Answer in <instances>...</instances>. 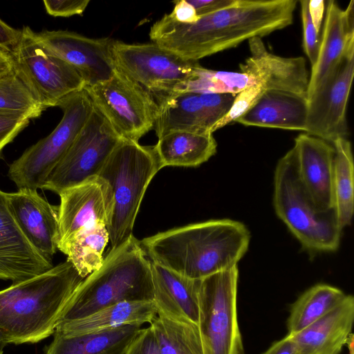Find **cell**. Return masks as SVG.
I'll use <instances>...</instances> for the list:
<instances>
[{"instance_id": "34", "label": "cell", "mask_w": 354, "mask_h": 354, "mask_svg": "<svg viewBox=\"0 0 354 354\" xmlns=\"http://www.w3.org/2000/svg\"><path fill=\"white\" fill-rule=\"evenodd\" d=\"M265 91L260 84H257L237 93L228 112L212 127V133L236 122L257 103Z\"/></svg>"}, {"instance_id": "11", "label": "cell", "mask_w": 354, "mask_h": 354, "mask_svg": "<svg viewBox=\"0 0 354 354\" xmlns=\"http://www.w3.org/2000/svg\"><path fill=\"white\" fill-rule=\"evenodd\" d=\"M32 32L29 26H24L11 53L15 72L45 111L57 106L68 95L83 90L86 84L73 67L46 52Z\"/></svg>"}, {"instance_id": "10", "label": "cell", "mask_w": 354, "mask_h": 354, "mask_svg": "<svg viewBox=\"0 0 354 354\" xmlns=\"http://www.w3.org/2000/svg\"><path fill=\"white\" fill-rule=\"evenodd\" d=\"M84 89L122 138L138 142L153 129L158 109L156 101L117 68L109 79Z\"/></svg>"}, {"instance_id": "44", "label": "cell", "mask_w": 354, "mask_h": 354, "mask_svg": "<svg viewBox=\"0 0 354 354\" xmlns=\"http://www.w3.org/2000/svg\"><path fill=\"white\" fill-rule=\"evenodd\" d=\"M326 1L324 0H308V11L316 30L319 33Z\"/></svg>"}, {"instance_id": "42", "label": "cell", "mask_w": 354, "mask_h": 354, "mask_svg": "<svg viewBox=\"0 0 354 354\" xmlns=\"http://www.w3.org/2000/svg\"><path fill=\"white\" fill-rule=\"evenodd\" d=\"M21 30L10 26L0 18V48L10 51L17 45Z\"/></svg>"}, {"instance_id": "47", "label": "cell", "mask_w": 354, "mask_h": 354, "mask_svg": "<svg viewBox=\"0 0 354 354\" xmlns=\"http://www.w3.org/2000/svg\"><path fill=\"white\" fill-rule=\"evenodd\" d=\"M6 344L3 341L2 338L0 336V350L3 351V348L6 346Z\"/></svg>"}, {"instance_id": "24", "label": "cell", "mask_w": 354, "mask_h": 354, "mask_svg": "<svg viewBox=\"0 0 354 354\" xmlns=\"http://www.w3.org/2000/svg\"><path fill=\"white\" fill-rule=\"evenodd\" d=\"M153 129L158 138L174 131L210 133L212 128L200 93L178 92L159 98Z\"/></svg>"}, {"instance_id": "17", "label": "cell", "mask_w": 354, "mask_h": 354, "mask_svg": "<svg viewBox=\"0 0 354 354\" xmlns=\"http://www.w3.org/2000/svg\"><path fill=\"white\" fill-rule=\"evenodd\" d=\"M248 44L250 55L240 64L241 72L252 77L265 91L306 97L309 77L304 57L276 55L268 50L261 37L251 38Z\"/></svg>"}, {"instance_id": "16", "label": "cell", "mask_w": 354, "mask_h": 354, "mask_svg": "<svg viewBox=\"0 0 354 354\" xmlns=\"http://www.w3.org/2000/svg\"><path fill=\"white\" fill-rule=\"evenodd\" d=\"M10 212L28 242L52 261L58 250L59 207L50 204L37 190L19 189L7 193Z\"/></svg>"}, {"instance_id": "46", "label": "cell", "mask_w": 354, "mask_h": 354, "mask_svg": "<svg viewBox=\"0 0 354 354\" xmlns=\"http://www.w3.org/2000/svg\"><path fill=\"white\" fill-rule=\"evenodd\" d=\"M346 345L349 348L350 354H353V335L352 333L348 336Z\"/></svg>"}, {"instance_id": "39", "label": "cell", "mask_w": 354, "mask_h": 354, "mask_svg": "<svg viewBox=\"0 0 354 354\" xmlns=\"http://www.w3.org/2000/svg\"><path fill=\"white\" fill-rule=\"evenodd\" d=\"M89 2V0H44L43 3L49 15L68 17L82 15Z\"/></svg>"}, {"instance_id": "12", "label": "cell", "mask_w": 354, "mask_h": 354, "mask_svg": "<svg viewBox=\"0 0 354 354\" xmlns=\"http://www.w3.org/2000/svg\"><path fill=\"white\" fill-rule=\"evenodd\" d=\"M122 140L94 106L87 122L59 162L48 175L44 188L57 194L97 176Z\"/></svg>"}, {"instance_id": "36", "label": "cell", "mask_w": 354, "mask_h": 354, "mask_svg": "<svg viewBox=\"0 0 354 354\" xmlns=\"http://www.w3.org/2000/svg\"><path fill=\"white\" fill-rule=\"evenodd\" d=\"M235 96L232 93H200L201 101L213 124L212 127L228 112Z\"/></svg>"}, {"instance_id": "25", "label": "cell", "mask_w": 354, "mask_h": 354, "mask_svg": "<svg viewBox=\"0 0 354 354\" xmlns=\"http://www.w3.org/2000/svg\"><path fill=\"white\" fill-rule=\"evenodd\" d=\"M141 328L128 324L76 335L55 332L44 354H124Z\"/></svg>"}, {"instance_id": "9", "label": "cell", "mask_w": 354, "mask_h": 354, "mask_svg": "<svg viewBox=\"0 0 354 354\" xmlns=\"http://www.w3.org/2000/svg\"><path fill=\"white\" fill-rule=\"evenodd\" d=\"M111 54L115 67L156 100L183 92L201 66L153 42L127 44L114 39Z\"/></svg>"}, {"instance_id": "18", "label": "cell", "mask_w": 354, "mask_h": 354, "mask_svg": "<svg viewBox=\"0 0 354 354\" xmlns=\"http://www.w3.org/2000/svg\"><path fill=\"white\" fill-rule=\"evenodd\" d=\"M317 60L312 66L307 99L334 72L348 52L354 51V1L342 9L333 0L327 1L326 13Z\"/></svg>"}, {"instance_id": "31", "label": "cell", "mask_w": 354, "mask_h": 354, "mask_svg": "<svg viewBox=\"0 0 354 354\" xmlns=\"http://www.w3.org/2000/svg\"><path fill=\"white\" fill-rule=\"evenodd\" d=\"M150 326L161 354H204L198 325L158 315Z\"/></svg>"}, {"instance_id": "40", "label": "cell", "mask_w": 354, "mask_h": 354, "mask_svg": "<svg viewBox=\"0 0 354 354\" xmlns=\"http://www.w3.org/2000/svg\"><path fill=\"white\" fill-rule=\"evenodd\" d=\"M198 17L209 15L234 4L236 0H187Z\"/></svg>"}, {"instance_id": "20", "label": "cell", "mask_w": 354, "mask_h": 354, "mask_svg": "<svg viewBox=\"0 0 354 354\" xmlns=\"http://www.w3.org/2000/svg\"><path fill=\"white\" fill-rule=\"evenodd\" d=\"M58 245L80 230L104 223L109 192L100 177L91 178L59 194Z\"/></svg>"}, {"instance_id": "4", "label": "cell", "mask_w": 354, "mask_h": 354, "mask_svg": "<svg viewBox=\"0 0 354 354\" xmlns=\"http://www.w3.org/2000/svg\"><path fill=\"white\" fill-rule=\"evenodd\" d=\"M153 301L151 261L134 236L110 250L102 266L72 295L59 324L88 316L122 301Z\"/></svg>"}, {"instance_id": "13", "label": "cell", "mask_w": 354, "mask_h": 354, "mask_svg": "<svg viewBox=\"0 0 354 354\" xmlns=\"http://www.w3.org/2000/svg\"><path fill=\"white\" fill-rule=\"evenodd\" d=\"M354 75V51L348 52L323 85L307 99L306 133L332 143L346 138L347 103Z\"/></svg>"}, {"instance_id": "38", "label": "cell", "mask_w": 354, "mask_h": 354, "mask_svg": "<svg viewBox=\"0 0 354 354\" xmlns=\"http://www.w3.org/2000/svg\"><path fill=\"white\" fill-rule=\"evenodd\" d=\"M124 354H161L153 329L141 328L127 346Z\"/></svg>"}, {"instance_id": "37", "label": "cell", "mask_w": 354, "mask_h": 354, "mask_svg": "<svg viewBox=\"0 0 354 354\" xmlns=\"http://www.w3.org/2000/svg\"><path fill=\"white\" fill-rule=\"evenodd\" d=\"M30 120L22 114L0 113V154L3 149L28 125Z\"/></svg>"}, {"instance_id": "33", "label": "cell", "mask_w": 354, "mask_h": 354, "mask_svg": "<svg viewBox=\"0 0 354 354\" xmlns=\"http://www.w3.org/2000/svg\"><path fill=\"white\" fill-rule=\"evenodd\" d=\"M44 111L15 70L0 77V113L22 114L32 120L39 118Z\"/></svg>"}, {"instance_id": "23", "label": "cell", "mask_w": 354, "mask_h": 354, "mask_svg": "<svg viewBox=\"0 0 354 354\" xmlns=\"http://www.w3.org/2000/svg\"><path fill=\"white\" fill-rule=\"evenodd\" d=\"M307 98L296 94L266 91L257 103L236 120L245 126L306 131Z\"/></svg>"}, {"instance_id": "35", "label": "cell", "mask_w": 354, "mask_h": 354, "mask_svg": "<svg viewBox=\"0 0 354 354\" xmlns=\"http://www.w3.org/2000/svg\"><path fill=\"white\" fill-rule=\"evenodd\" d=\"M303 27V48L311 66L315 63L320 45L319 34L314 26L308 11V0L299 1Z\"/></svg>"}, {"instance_id": "6", "label": "cell", "mask_w": 354, "mask_h": 354, "mask_svg": "<svg viewBox=\"0 0 354 354\" xmlns=\"http://www.w3.org/2000/svg\"><path fill=\"white\" fill-rule=\"evenodd\" d=\"M273 205L278 217L310 253L337 250L342 230L334 210L319 212L302 186L293 147L281 158L274 175Z\"/></svg>"}, {"instance_id": "19", "label": "cell", "mask_w": 354, "mask_h": 354, "mask_svg": "<svg viewBox=\"0 0 354 354\" xmlns=\"http://www.w3.org/2000/svg\"><path fill=\"white\" fill-rule=\"evenodd\" d=\"M53 268L26 239L9 209L7 193L0 189V279L20 282Z\"/></svg>"}, {"instance_id": "43", "label": "cell", "mask_w": 354, "mask_h": 354, "mask_svg": "<svg viewBox=\"0 0 354 354\" xmlns=\"http://www.w3.org/2000/svg\"><path fill=\"white\" fill-rule=\"evenodd\" d=\"M263 354H301L290 335L274 342Z\"/></svg>"}, {"instance_id": "32", "label": "cell", "mask_w": 354, "mask_h": 354, "mask_svg": "<svg viewBox=\"0 0 354 354\" xmlns=\"http://www.w3.org/2000/svg\"><path fill=\"white\" fill-rule=\"evenodd\" d=\"M255 84L257 82L252 77L241 71H213L201 66L183 92L236 95Z\"/></svg>"}, {"instance_id": "1", "label": "cell", "mask_w": 354, "mask_h": 354, "mask_svg": "<svg viewBox=\"0 0 354 354\" xmlns=\"http://www.w3.org/2000/svg\"><path fill=\"white\" fill-rule=\"evenodd\" d=\"M297 0H236L228 8L201 16L190 24L165 14L151 27L152 42L183 57L198 62L262 37L293 22Z\"/></svg>"}, {"instance_id": "15", "label": "cell", "mask_w": 354, "mask_h": 354, "mask_svg": "<svg viewBox=\"0 0 354 354\" xmlns=\"http://www.w3.org/2000/svg\"><path fill=\"white\" fill-rule=\"evenodd\" d=\"M299 179L319 212L333 209V170L335 151L332 143L299 134L293 147Z\"/></svg>"}, {"instance_id": "14", "label": "cell", "mask_w": 354, "mask_h": 354, "mask_svg": "<svg viewBox=\"0 0 354 354\" xmlns=\"http://www.w3.org/2000/svg\"><path fill=\"white\" fill-rule=\"evenodd\" d=\"M32 34L46 52L73 67L86 86L109 79L116 68L111 54L113 39L90 38L63 30H33Z\"/></svg>"}, {"instance_id": "27", "label": "cell", "mask_w": 354, "mask_h": 354, "mask_svg": "<svg viewBox=\"0 0 354 354\" xmlns=\"http://www.w3.org/2000/svg\"><path fill=\"white\" fill-rule=\"evenodd\" d=\"M212 133L174 131L158 138L153 146L161 168L167 166L195 167L216 152Z\"/></svg>"}, {"instance_id": "45", "label": "cell", "mask_w": 354, "mask_h": 354, "mask_svg": "<svg viewBox=\"0 0 354 354\" xmlns=\"http://www.w3.org/2000/svg\"><path fill=\"white\" fill-rule=\"evenodd\" d=\"M15 70V62L10 51L0 48V77Z\"/></svg>"}, {"instance_id": "2", "label": "cell", "mask_w": 354, "mask_h": 354, "mask_svg": "<svg viewBox=\"0 0 354 354\" xmlns=\"http://www.w3.org/2000/svg\"><path fill=\"white\" fill-rule=\"evenodd\" d=\"M250 240L243 223L216 219L158 232L140 243L151 262L201 280L237 266Z\"/></svg>"}, {"instance_id": "21", "label": "cell", "mask_w": 354, "mask_h": 354, "mask_svg": "<svg viewBox=\"0 0 354 354\" xmlns=\"http://www.w3.org/2000/svg\"><path fill=\"white\" fill-rule=\"evenodd\" d=\"M151 268L158 315L198 325L201 279L188 278L151 261Z\"/></svg>"}, {"instance_id": "41", "label": "cell", "mask_w": 354, "mask_h": 354, "mask_svg": "<svg viewBox=\"0 0 354 354\" xmlns=\"http://www.w3.org/2000/svg\"><path fill=\"white\" fill-rule=\"evenodd\" d=\"M173 3H174V9L169 15L174 20L181 23L190 24L199 19L194 8L187 0L175 1Z\"/></svg>"}, {"instance_id": "48", "label": "cell", "mask_w": 354, "mask_h": 354, "mask_svg": "<svg viewBox=\"0 0 354 354\" xmlns=\"http://www.w3.org/2000/svg\"><path fill=\"white\" fill-rule=\"evenodd\" d=\"M3 350H0V354H3Z\"/></svg>"}, {"instance_id": "30", "label": "cell", "mask_w": 354, "mask_h": 354, "mask_svg": "<svg viewBox=\"0 0 354 354\" xmlns=\"http://www.w3.org/2000/svg\"><path fill=\"white\" fill-rule=\"evenodd\" d=\"M335 151L333 170L334 212L339 227L351 224L354 212V167L351 144L347 138L332 142Z\"/></svg>"}, {"instance_id": "28", "label": "cell", "mask_w": 354, "mask_h": 354, "mask_svg": "<svg viewBox=\"0 0 354 354\" xmlns=\"http://www.w3.org/2000/svg\"><path fill=\"white\" fill-rule=\"evenodd\" d=\"M109 241L105 224L97 223L80 230L59 244L58 250L67 256V261L86 278L102 266L103 252Z\"/></svg>"}, {"instance_id": "26", "label": "cell", "mask_w": 354, "mask_h": 354, "mask_svg": "<svg viewBox=\"0 0 354 354\" xmlns=\"http://www.w3.org/2000/svg\"><path fill=\"white\" fill-rule=\"evenodd\" d=\"M153 301H122L85 317L58 324L55 332L66 335H81L128 324L151 323L157 316Z\"/></svg>"}, {"instance_id": "29", "label": "cell", "mask_w": 354, "mask_h": 354, "mask_svg": "<svg viewBox=\"0 0 354 354\" xmlns=\"http://www.w3.org/2000/svg\"><path fill=\"white\" fill-rule=\"evenodd\" d=\"M338 288L316 284L301 294L291 305L287 319L288 335H294L335 308L346 297Z\"/></svg>"}, {"instance_id": "7", "label": "cell", "mask_w": 354, "mask_h": 354, "mask_svg": "<svg viewBox=\"0 0 354 354\" xmlns=\"http://www.w3.org/2000/svg\"><path fill=\"white\" fill-rule=\"evenodd\" d=\"M57 106L63 111L57 126L10 165L8 176L19 189L44 188L48 175L65 156L94 109L84 89L68 95Z\"/></svg>"}, {"instance_id": "3", "label": "cell", "mask_w": 354, "mask_h": 354, "mask_svg": "<svg viewBox=\"0 0 354 354\" xmlns=\"http://www.w3.org/2000/svg\"><path fill=\"white\" fill-rule=\"evenodd\" d=\"M66 261L0 290V336L6 344L37 343L54 334L84 280Z\"/></svg>"}, {"instance_id": "8", "label": "cell", "mask_w": 354, "mask_h": 354, "mask_svg": "<svg viewBox=\"0 0 354 354\" xmlns=\"http://www.w3.org/2000/svg\"><path fill=\"white\" fill-rule=\"evenodd\" d=\"M239 270L201 280L198 326L204 354H244L237 315Z\"/></svg>"}, {"instance_id": "5", "label": "cell", "mask_w": 354, "mask_h": 354, "mask_svg": "<svg viewBox=\"0 0 354 354\" xmlns=\"http://www.w3.org/2000/svg\"><path fill=\"white\" fill-rule=\"evenodd\" d=\"M153 146L122 138L97 176L106 183V227L115 250L133 236L134 223L149 184L161 169Z\"/></svg>"}, {"instance_id": "22", "label": "cell", "mask_w": 354, "mask_h": 354, "mask_svg": "<svg viewBox=\"0 0 354 354\" xmlns=\"http://www.w3.org/2000/svg\"><path fill=\"white\" fill-rule=\"evenodd\" d=\"M353 321L354 297L346 295L324 317L290 336L301 354H339L351 333Z\"/></svg>"}]
</instances>
